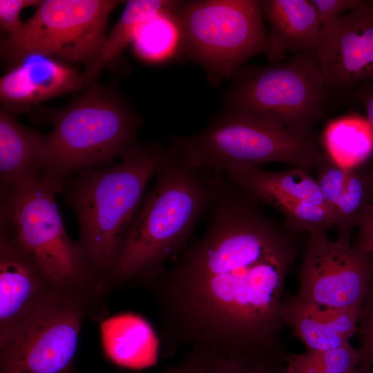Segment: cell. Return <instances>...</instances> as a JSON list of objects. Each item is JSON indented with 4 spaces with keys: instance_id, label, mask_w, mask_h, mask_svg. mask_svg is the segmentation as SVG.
Masks as SVG:
<instances>
[{
    "instance_id": "obj_1",
    "label": "cell",
    "mask_w": 373,
    "mask_h": 373,
    "mask_svg": "<svg viewBox=\"0 0 373 373\" xmlns=\"http://www.w3.org/2000/svg\"><path fill=\"white\" fill-rule=\"evenodd\" d=\"M225 178L204 234L146 287L173 345L254 363H283L285 286L299 232Z\"/></svg>"
},
{
    "instance_id": "obj_2",
    "label": "cell",
    "mask_w": 373,
    "mask_h": 373,
    "mask_svg": "<svg viewBox=\"0 0 373 373\" xmlns=\"http://www.w3.org/2000/svg\"><path fill=\"white\" fill-rule=\"evenodd\" d=\"M153 187L122 241L108 285L146 287L187 247L189 237L224 180L169 145Z\"/></svg>"
},
{
    "instance_id": "obj_3",
    "label": "cell",
    "mask_w": 373,
    "mask_h": 373,
    "mask_svg": "<svg viewBox=\"0 0 373 373\" xmlns=\"http://www.w3.org/2000/svg\"><path fill=\"white\" fill-rule=\"evenodd\" d=\"M166 151L158 143H137L118 163L82 171L64 184L78 223V242L106 292L122 241Z\"/></svg>"
},
{
    "instance_id": "obj_4",
    "label": "cell",
    "mask_w": 373,
    "mask_h": 373,
    "mask_svg": "<svg viewBox=\"0 0 373 373\" xmlns=\"http://www.w3.org/2000/svg\"><path fill=\"white\" fill-rule=\"evenodd\" d=\"M64 184L41 175L0 190V234L27 255L57 288L103 309L107 295L79 242L68 235L56 196Z\"/></svg>"
},
{
    "instance_id": "obj_5",
    "label": "cell",
    "mask_w": 373,
    "mask_h": 373,
    "mask_svg": "<svg viewBox=\"0 0 373 373\" xmlns=\"http://www.w3.org/2000/svg\"><path fill=\"white\" fill-rule=\"evenodd\" d=\"M41 174L64 183L76 174L111 165L137 143L142 118L113 87L90 84L48 117Z\"/></svg>"
},
{
    "instance_id": "obj_6",
    "label": "cell",
    "mask_w": 373,
    "mask_h": 373,
    "mask_svg": "<svg viewBox=\"0 0 373 373\" xmlns=\"http://www.w3.org/2000/svg\"><path fill=\"white\" fill-rule=\"evenodd\" d=\"M169 143L194 165L224 173L271 162L308 172L321 151L314 133H304L274 117L247 111H223L202 131L172 136Z\"/></svg>"
},
{
    "instance_id": "obj_7",
    "label": "cell",
    "mask_w": 373,
    "mask_h": 373,
    "mask_svg": "<svg viewBox=\"0 0 373 373\" xmlns=\"http://www.w3.org/2000/svg\"><path fill=\"white\" fill-rule=\"evenodd\" d=\"M174 15L178 52L199 64L213 84L232 77L249 58L266 54L268 34L260 1H182Z\"/></svg>"
},
{
    "instance_id": "obj_8",
    "label": "cell",
    "mask_w": 373,
    "mask_h": 373,
    "mask_svg": "<svg viewBox=\"0 0 373 373\" xmlns=\"http://www.w3.org/2000/svg\"><path fill=\"white\" fill-rule=\"evenodd\" d=\"M225 93L224 111H247L271 116L285 125L313 133L330 97L314 56L240 68Z\"/></svg>"
},
{
    "instance_id": "obj_9",
    "label": "cell",
    "mask_w": 373,
    "mask_h": 373,
    "mask_svg": "<svg viewBox=\"0 0 373 373\" xmlns=\"http://www.w3.org/2000/svg\"><path fill=\"white\" fill-rule=\"evenodd\" d=\"M98 316L85 297L56 292L0 336V373H73L82 322Z\"/></svg>"
},
{
    "instance_id": "obj_10",
    "label": "cell",
    "mask_w": 373,
    "mask_h": 373,
    "mask_svg": "<svg viewBox=\"0 0 373 373\" xmlns=\"http://www.w3.org/2000/svg\"><path fill=\"white\" fill-rule=\"evenodd\" d=\"M122 2L41 1L35 14L17 32L1 40V57L12 68L35 55L87 64L99 52L108 19Z\"/></svg>"
},
{
    "instance_id": "obj_11",
    "label": "cell",
    "mask_w": 373,
    "mask_h": 373,
    "mask_svg": "<svg viewBox=\"0 0 373 373\" xmlns=\"http://www.w3.org/2000/svg\"><path fill=\"white\" fill-rule=\"evenodd\" d=\"M373 278V254H363L327 231L309 233L298 273V301L347 309L362 308Z\"/></svg>"
},
{
    "instance_id": "obj_12",
    "label": "cell",
    "mask_w": 373,
    "mask_h": 373,
    "mask_svg": "<svg viewBox=\"0 0 373 373\" xmlns=\"http://www.w3.org/2000/svg\"><path fill=\"white\" fill-rule=\"evenodd\" d=\"M314 57L330 97L373 81V1L323 26Z\"/></svg>"
},
{
    "instance_id": "obj_13",
    "label": "cell",
    "mask_w": 373,
    "mask_h": 373,
    "mask_svg": "<svg viewBox=\"0 0 373 373\" xmlns=\"http://www.w3.org/2000/svg\"><path fill=\"white\" fill-rule=\"evenodd\" d=\"M84 74L56 58L30 55L1 77L0 99L3 109L24 113L50 98L81 89Z\"/></svg>"
},
{
    "instance_id": "obj_14",
    "label": "cell",
    "mask_w": 373,
    "mask_h": 373,
    "mask_svg": "<svg viewBox=\"0 0 373 373\" xmlns=\"http://www.w3.org/2000/svg\"><path fill=\"white\" fill-rule=\"evenodd\" d=\"M224 174L260 204L279 211L288 223L300 219L310 203L330 209L316 180L302 169L268 171L259 166H243Z\"/></svg>"
},
{
    "instance_id": "obj_15",
    "label": "cell",
    "mask_w": 373,
    "mask_h": 373,
    "mask_svg": "<svg viewBox=\"0 0 373 373\" xmlns=\"http://www.w3.org/2000/svg\"><path fill=\"white\" fill-rule=\"evenodd\" d=\"M59 291L63 290L54 286L27 255L0 234V336Z\"/></svg>"
},
{
    "instance_id": "obj_16",
    "label": "cell",
    "mask_w": 373,
    "mask_h": 373,
    "mask_svg": "<svg viewBox=\"0 0 373 373\" xmlns=\"http://www.w3.org/2000/svg\"><path fill=\"white\" fill-rule=\"evenodd\" d=\"M260 2L270 26L266 52L270 64L283 61L288 52L314 56L322 26L311 0Z\"/></svg>"
},
{
    "instance_id": "obj_17",
    "label": "cell",
    "mask_w": 373,
    "mask_h": 373,
    "mask_svg": "<svg viewBox=\"0 0 373 373\" xmlns=\"http://www.w3.org/2000/svg\"><path fill=\"white\" fill-rule=\"evenodd\" d=\"M361 309H336L291 298L285 321L307 350H326L350 343L357 333Z\"/></svg>"
},
{
    "instance_id": "obj_18",
    "label": "cell",
    "mask_w": 373,
    "mask_h": 373,
    "mask_svg": "<svg viewBox=\"0 0 373 373\" xmlns=\"http://www.w3.org/2000/svg\"><path fill=\"white\" fill-rule=\"evenodd\" d=\"M45 135L21 125L12 113L0 110V190L41 175Z\"/></svg>"
},
{
    "instance_id": "obj_19",
    "label": "cell",
    "mask_w": 373,
    "mask_h": 373,
    "mask_svg": "<svg viewBox=\"0 0 373 373\" xmlns=\"http://www.w3.org/2000/svg\"><path fill=\"white\" fill-rule=\"evenodd\" d=\"M324 198L334 215L337 240L350 245L353 230L373 202V170L367 164L345 169L326 191Z\"/></svg>"
},
{
    "instance_id": "obj_20",
    "label": "cell",
    "mask_w": 373,
    "mask_h": 373,
    "mask_svg": "<svg viewBox=\"0 0 373 373\" xmlns=\"http://www.w3.org/2000/svg\"><path fill=\"white\" fill-rule=\"evenodd\" d=\"M104 345L109 358L115 363L134 368L153 364L157 359L154 335L143 319L132 315L118 316L103 327Z\"/></svg>"
},
{
    "instance_id": "obj_21",
    "label": "cell",
    "mask_w": 373,
    "mask_h": 373,
    "mask_svg": "<svg viewBox=\"0 0 373 373\" xmlns=\"http://www.w3.org/2000/svg\"><path fill=\"white\" fill-rule=\"evenodd\" d=\"M321 145L322 151L338 166L356 169L373 157V129L366 117H338L326 124Z\"/></svg>"
},
{
    "instance_id": "obj_22",
    "label": "cell",
    "mask_w": 373,
    "mask_h": 373,
    "mask_svg": "<svg viewBox=\"0 0 373 373\" xmlns=\"http://www.w3.org/2000/svg\"><path fill=\"white\" fill-rule=\"evenodd\" d=\"M182 1L130 0L108 36L97 56L86 64L84 74L86 86H90L102 70L132 43L142 21L159 12L177 8Z\"/></svg>"
},
{
    "instance_id": "obj_23",
    "label": "cell",
    "mask_w": 373,
    "mask_h": 373,
    "mask_svg": "<svg viewBox=\"0 0 373 373\" xmlns=\"http://www.w3.org/2000/svg\"><path fill=\"white\" fill-rule=\"evenodd\" d=\"M175 9L154 14L138 26L131 44L140 58L158 62L178 52L180 32L174 15Z\"/></svg>"
},
{
    "instance_id": "obj_24",
    "label": "cell",
    "mask_w": 373,
    "mask_h": 373,
    "mask_svg": "<svg viewBox=\"0 0 373 373\" xmlns=\"http://www.w3.org/2000/svg\"><path fill=\"white\" fill-rule=\"evenodd\" d=\"M360 326L357 333L360 336V348L358 350L360 363L373 365V278L365 296L360 316Z\"/></svg>"
},
{
    "instance_id": "obj_25",
    "label": "cell",
    "mask_w": 373,
    "mask_h": 373,
    "mask_svg": "<svg viewBox=\"0 0 373 373\" xmlns=\"http://www.w3.org/2000/svg\"><path fill=\"white\" fill-rule=\"evenodd\" d=\"M209 373H285L283 363H247L213 355Z\"/></svg>"
},
{
    "instance_id": "obj_26",
    "label": "cell",
    "mask_w": 373,
    "mask_h": 373,
    "mask_svg": "<svg viewBox=\"0 0 373 373\" xmlns=\"http://www.w3.org/2000/svg\"><path fill=\"white\" fill-rule=\"evenodd\" d=\"M39 0H0V26L10 35L17 32L23 25L20 19L21 11L30 6L37 7Z\"/></svg>"
},
{
    "instance_id": "obj_27",
    "label": "cell",
    "mask_w": 373,
    "mask_h": 373,
    "mask_svg": "<svg viewBox=\"0 0 373 373\" xmlns=\"http://www.w3.org/2000/svg\"><path fill=\"white\" fill-rule=\"evenodd\" d=\"M323 26L363 3V0H311Z\"/></svg>"
},
{
    "instance_id": "obj_28",
    "label": "cell",
    "mask_w": 373,
    "mask_h": 373,
    "mask_svg": "<svg viewBox=\"0 0 373 373\" xmlns=\"http://www.w3.org/2000/svg\"><path fill=\"white\" fill-rule=\"evenodd\" d=\"M356 229L351 247L363 254H373V202L363 213Z\"/></svg>"
},
{
    "instance_id": "obj_29",
    "label": "cell",
    "mask_w": 373,
    "mask_h": 373,
    "mask_svg": "<svg viewBox=\"0 0 373 373\" xmlns=\"http://www.w3.org/2000/svg\"><path fill=\"white\" fill-rule=\"evenodd\" d=\"M283 363L285 373H330L314 361L306 352L300 354H287Z\"/></svg>"
},
{
    "instance_id": "obj_30",
    "label": "cell",
    "mask_w": 373,
    "mask_h": 373,
    "mask_svg": "<svg viewBox=\"0 0 373 373\" xmlns=\"http://www.w3.org/2000/svg\"><path fill=\"white\" fill-rule=\"evenodd\" d=\"M350 97L363 107L366 113L365 117L373 129V81L357 87ZM367 164L373 170V157Z\"/></svg>"
},
{
    "instance_id": "obj_31",
    "label": "cell",
    "mask_w": 373,
    "mask_h": 373,
    "mask_svg": "<svg viewBox=\"0 0 373 373\" xmlns=\"http://www.w3.org/2000/svg\"><path fill=\"white\" fill-rule=\"evenodd\" d=\"M356 373H373V370L371 365L359 363L357 367Z\"/></svg>"
},
{
    "instance_id": "obj_32",
    "label": "cell",
    "mask_w": 373,
    "mask_h": 373,
    "mask_svg": "<svg viewBox=\"0 0 373 373\" xmlns=\"http://www.w3.org/2000/svg\"><path fill=\"white\" fill-rule=\"evenodd\" d=\"M162 373H181L178 363L169 366Z\"/></svg>"
}]
</instances>
